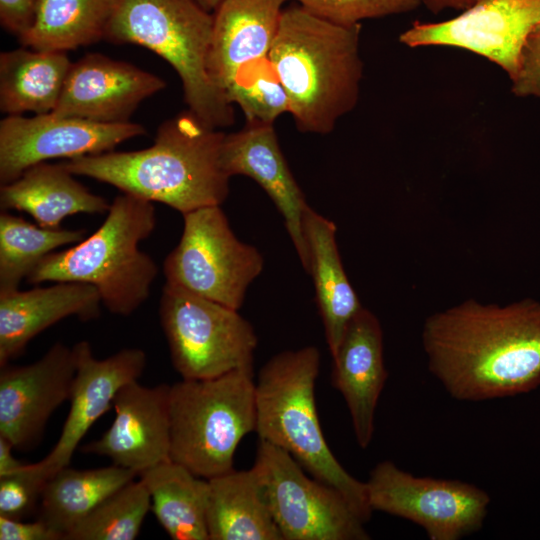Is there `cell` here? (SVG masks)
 Returning a JSON list of instances; mask_svg holds the SVG:
<instances>
[{"label":"cell","instance_id":"obj_17","mask_svg":"<svg viewBox=\"0 0 540 540\" xmlns=\"http://www.w3.org/2000/svg\"><path fill=\"white\" fill-rule=\"evenodd\" d=\"M166 87L159 76L100 53L72 63L55 114L98 123H124Z\"/></svg>","mask_w":540,"mask_h":540},{"label":"cell","instance_id":"obj_5","mask_svg":"<svg viewBox=\"0 0 540 540\" xmlns=\"http://www.w3.org/2000/svg\"><path fill=\"white\" fill-rule=\"evenodd\" d=\"M320 352L314 346L282 351L270 358L255 381L259 440L287 451L315 479L335 488L364 522L370 520L366 482L336 459L320 426L315 383Z\"/></svg>","mask_w":540,"mask_h":540},{"label":"cell","instance_id":"obj_36","mask_svg":"<svg viewBox=\"0 0 540 540\" xmlns=\"http://www.w3.org/2000/svg\"><path fill=\"white\" fill-rule=\"evenodd\" d=\"M0 540H63V536L40 519L23 522L0 516Z\"/></svg>","mask_w":540,"mask_h":540},{"label":"cell","instance_id":"obj_13","mask_svg":"<svg viewBox=\"0 0 540 540\" xmlns=\"http://www.w3.org/2000/svg\"><path fill=\"white\" fill-rule=\"evenodd\" d=\"M540 24V0H477L463 12L437 23L414 22L399 36L411 47L450 46L480 55L516 74L521 50Z\"/></svg>","mask_w":540,"mask_h":540},{"label":"cell","instance_id":"obj_32","mask_svg":"<svg viewBox=\"0 0 540 540\" xmlns=\"http://www.w3.org/2000/svg\"><path fill=\"white\" fill-rule=\"evenodd\" d=\"M289 1V0H287ZM332 22L352 26L366 19L413 11L423 0H291Z\"/></svg>","mask_w":540,"mask_h":540},{"label":"cell","instance_id":"obj_30","mask_svg":"<svg viewBox=\"0 0 540 540\" xmlns=\"http://www.w3.org/2000/svg\"><path fill=\"white\" fill-rule=\"evenodd\" d=\"M150 510L146 486L134 479L97 505L65 540H133Z\"/></svg>","mask_w":540,"mask_h":540},{"label":"cell","instance_id":"obj_38","mask_svg":"<svg viewBox=\"0 0 540 540\" xmlns=\"http://www.w3.org/2000/svg\"><path fill=\"white\" fill-rule=\"evenodd\" d=\"M477 0H423V5L433 13H439L444 9L465 10Z\"/></svg>","mask_w":540,"mask_h":540},{"label":"cell","instance_id":"obj_19","mask_svg":"<svg viewBox=\"0 0 540 540\" xmlns=\"http://www.w3.org/2000/svg\"><path fill=\"white\" fill-rule=\"evenodd\" d=\"M332 356V385L343 396L358 445L372 441L377 403L388 377L383 331L378 318L362 307L346 327Z\"/></svg>","mask_w":540,"mask_h":540},{"label":"cell","instance_id":"obj_15","mask_svg":"<svg viewBox=\"0 0 540 540\" xmlns=\"http://www.w3.org/2000/svg\"><path fill=\"white\" fill-rule=\"evenodd\" d=\"M72 347L76 373L69 398L70 409L57 443L45 458L34 463L35 469L46 479L68 466L90 427L113 407L118 390L138 380L147 362L145 352L139 348H125L98 359L86 340Z\"/></svg>","mask_w":540,"mask_h":540},{"label":"cell","instance_id":"obj_24","mask_svg":"<svg viewBox=\"0 0 540 540\" xmlns=\"http://www.w3.org/2000/svg\"><path fill=\"white\" fill-rule=\"evenodd\" d=\"M207 480L209 540H283L254 466Z\"/></svg>","mask_w":540,"mask_h":540},{"label":"cell","instance_id":"obj_26","mask_svg":"<svg viewBox=\"0 0 540 540\" xmlns=\"http://www.w3.org/2000/svg\"><path fill=\"white\" fill-rule=\"evenodd\" d=\"M151 511L172 540H209L208 480L172 460L139 473Z\"/></svg>","mask_w":540,"mask_h":540},{"label":"cell","instance_id":"obj_22","mask_svg":"<svg viewBox=\"0 0 540 540\" xmlns=\"http://www.w3.org/2000/svg\"><path fill=\"white\" fill-rule=\"evenodd\" d=\"M62 163L35 164L16 180L0 187L2 211L29 214L41 227L60 228L72 215L104 214L111 203L78 182Z\"/></svg>","mask_w":540,"mask_h":540},{"label":"cell","instance_id":"obj_27","mask_svg":"<svg viewBox=\"0 0 540 540\" xmlns=\"http://www.w3.org/2000/svg\"><path fill=\"white\" fill-rule=\"evenodd\" d=\"M137 476L135 471L114 464L87 470L63 467L43 487L38 519L65 540L97 505Z\"/></svg>","mask_w":540,"mask_h":540},{"label":"cell","instance_id":"obj_12","mask_svg":"<svg viewBox=\"0 0 540 540\" xmlns=\"http://www.w3.org/2000/svg\"><path fill=\"white\" fill-rule=\"evenodd\" d=\"M144 134L141 124L130 121L98 123L53 112L7 115L0 122V183L16 180L35 164L110 152Z\"/></svg>","mask_w":540,"mask_h":540},{"label":"cell","instance_id":"obj_3","mask_svg":"<svg viewBox=\"0 0 540 540\" xmlns=\"http://www.w3.org/2000/svg\"><path fill=\"white\" fill-rule=\"evenodd\" d=\"M361 24L341 25L299 4L284 8L269 60L303 133L329 134L356 106L363 76Z\"/></svg>","mask_w":540,"mask_h":540},{"label":"cell","instance_id":"obj_9","mask_svg":"<svg viewBox=\"0 0 540 540\" xmlns=\"http://www.w3.org/2000/svg\"><path fill=\"white\" fill-rule=\"evenodd\" d=\"M182 216L180 240L163 262L165 283L239 310L263 255L237 238L219 205Z\"/></svg>","mask_w":540,"mask_h":540},{"label":"cell","instance_id":"obj_37","mask_svg":"<svg viewBox=\"0 0 540 540\" xmlns=\"http://www.w3.org/2000/svg\"><path fill=\"white\" fill-rule=\"evenodd\" d=\"M13 450V445L6 438L0 436V477L18 473L27 466L14 457Z\"/></svg>","mask_w":540,"mask_h":540},{"label":"cell","instance_id":"obj_39","mask_svg":"<svg viewBox=\"0 0 540 540\" xmlns=\"http://www.w3.org/2000/svg\"><path fill=\"white\" fill-rule=\"evenodd\" d=\"M204 10L214 13L224 0H194Z\"/></svg>","mask_w":540,"mask_h":540},{"label":"cell","instance_id":"obj_28","mask_svg":"<svg viewBox=\"0 0 540 540\" xmlns=\"http://www.w3.org/2000/svg\"><path fill=\"white\" fill-rule=\"evenodd\" d=\"M119 0H38L23 47L67 52L105 38Z\"/></svg>","mask_w":540,"mask_h":540},{"label":"cell","instance_id":"obj_6","mask_svg":"<svg viewBox=\"0 0 540 540\" xmlns=\"http://www.w3.org/2000/svg\"><path fill=\"white\" fill-rule=\"evenodd\" d=\"M213 21L194 0H119L105 39L143 46L167 61L189 111L220 129L233 124L234 109L208 72Z\"/></svg>","mask_w":540,"mask_h":540},{"label":"cell","instance_id":"obj_35","mask_svg":"<svg viewBox=\"0 0 540 540\" xmlns=\"http://www.w3.org/2000/svg\"><path fill=\"white\" fill-rule=\"evenodd\" d=\"M38 0H0V22L19 38L33 26Z\"/></svg>","mask_w":540,"mask_h":540},{"label":"cell","instance_id":"obj_10","mask_svg":"<svg viewBox=\"0 0 540 540\" xmlns=\"http://www.w3.org/2000/svg\"><path fill=\"white\" fill-rule=\"evenodd\" d=\"M253 466L283 540L370 539L343 495L308 477L287 451L259 440Z\"/></svg>","mask_w":540,"mask_h":540},{"label":"cell","instance_id":"obj_16","mask_svg":"<svg viewBox=\"0 0 540 540\" xmlns=\"http://www.w3.org/2000/svg\"><path fill=\"white\" fill-rule=\"evenodd\" d=\"M115 417L83 453L109 458L138 475L170 459V385L147 387L136 381L122 386L113 400Z\"/></svg>","mask_w":540,"mask_h":540},{"label":"cell","instance_id":"obj_33","mask_svg":"<svg viewBox=\"0 0 540 540\" xmlns=\"http://www.w3.org/2000/svg\"><path fill=\"white\" fill-rule=\"evenodd\" d=\"M47 479L33 464L18 473L0 477V516L23 520L40 503Z\"/></svg>","mask_w":540,"mask_h":540},{"label":"cell","instance_id":"obj_25","mask_svg":"<svg viewBox=\"0 0 540 540\" xmlns=\"http://www.w3.org/2000/svg\"><path fill=\"white\" fill-rule=\"evenodd\" d=\"M72 62L66 52L27 47L0 54V110L7 115L54 111Z\"/></svg>","mask_w":540,"mask_h":540},{"label":"cell","instance_id":"obj_18","mask_svg":"<svg viewBox=\"0 0 540 540\" xmlns=\"http://www.w3.org/2000/svg\"><path fill=\"white\" fill-rule=\"evenodd\" d=\"M220 163L230 177H250L267 193L282 215L300 263L308 273L303 216L309 205L282 153L274 124L246 122L239 131L225 134Z\"/></svg>","mask_w":540,"mask_h":540},{"label":"cell","instance_id":"obj_23","mask_svg":"<svg viewBox=\"0 0 540 540\" xmlns=\"http://www.w3.org/2000/svg\"><path fill=\"white\" fill-rule=\"evenodd\" d=\"M303 232L309 254V271L316 304L331 355L337 350L347 325L363 307L344 270L333 221L310 206L303 216Z\"/></svg>","mask_w":540,"mask_h":540},{"label":"cell","instance_id":"obj_34","mask_svg":"<svg viewBox=\"0 0 540 540\" xmlns=\"http://www.w3.org/2000/svg\"><path fill=\"white\" fill-rule=\"evenodd\" d=\"M510 81L515 96L540 99V24L524 43L516 74Z\"/></svg>","mask_w":540,"mask_h":540},{"label":"cell","instance_id":"obj_8","mask_svg":"<svg viewBox=\"0 0 540 540\" xmlns=\"http://www.w3.org/2000/svg\"><path fill=\"white\" fill-rule=\"evenodd\" d=\"M159 318L172 365L182 379L253 368L257 335L238 310L165 283Z\"/></svg>","mask_w":540,"mask_h":540},{"label":"cell","instance_id":"obj_4","mask_svg":"<svg viewBox=\"0 0 540 540\" xmlns=\"http://www.w3.org/2000/svg\"><path fill=\"white\" fill-rule=\"evenodd\" d=\"M156 224L153 202L122 192L94 233L48 254L26 281L90 284L109 312L129 316L149 298L158 274L156 262L139 248Z\"/></svg>","mask_w":540,"mask_h":540},{"label":"cell","instance_id":"obj_7","mask_svg":"<svg viewBox=\"0 0 540 540\" xmlns=\"http://www.w3.org/2000/svg\"><path fill=\"white\" fill-rule=\"evenodd\" d=\"M253 368L170 385V459L198 477L231 471L240 441L256 429Z\"/></svg>","mask_w":540,"mask_h":540},{"label":"cell","instance_id":"obj_20","mask_svg":"<svg viewBox=\"0 0 540 540\" xmlns=\"http://www.w3.org/2000/svg\"><path fill=\"white\" fill-rule=\"evenodd\" d=\"M101 305L97 289L80 282L0 293V367L20 356L35 336L59 321L70 316L83 321L98 318Z\"/></svg>","mask_w":540,"mask_h":540},{"label":"cell","instance_id":"obj_1","mask_svg":"<svg viewBox=\"0 0 540 540\" xmlns=\"http://www.w3.org/2000/svg\"><path fill=\"white\" fill-rule=\"evenodd\" d=\"M422 345L430 372L457 400L529 393L540 386V302L466 300L425 320Z\"/></svg>","mask_w":540,"mask_h":540},{"label":"cell","instance_id":"obj_31","mask_svg":"<svg viewBox=\"0 0 540 540\" xmlns=\"http://www.w3.org/2000/svg\"><path fill=\"white\" fill-rule=\"evenodd\" d=\"M231 104H237L246 122L274 124L289 113V100L269 56L242 67L225 91Z\"/></svg>","mask_w":540,"mask_h":540},{"label":"cell","instance_id":"obj_14","mask_svg":"<svg viewBox=\"0 0 540 540\" xmlns=\"http://www.w3.org/2000/svg\"><path fill=\"white\" fill-rule=\"evenodd\" d=\"M75 373L73 347L62 342L31 364L1 366L0 436L17 450L34 445L50 416L69 401Z\"/></svg>","mask_w":540,"mask_h":540},{"label":"cell","instance_id":"obj_29","mask_svg":"<svg viewBox=\"0 0 540 540\" xmlns=\"http://www.w3.org/2000/svg\"><path fill=\"white\" fill-rule=\"evenodd\" d=\"M85 228L49 229L8 211L0 214V293L19 289L21 282L50 253L78 243Z\"/></svg>","mask_w":540,"mask_h":540},{"label":"cell","instance_id":"obj_21","mask_svg":"<svg viewBox=\"0 0 540 540\" xmlns=\"http://www.w3.org/2000/svg\"><path fill=\"white\" fill-rule=\"evenodd\" d=\"M287 0H224L213 13L208 72L225 94L238 71L266 58Z\"/></svg>","mask_w":540,"mask_h":540},{"label":"cell","instance_id":"obj_11","mask_svg":"<svg viewBox=\"0 0 540 540\" xmlns=\"http://www.w3.org/2000/svg\"><path fill=\"white\" fill-rule=\"evenodd\" d=\"M366 488L372 512L412 521L430 540H458L478 531L490 504L489 495L473 484L417 477L391 461L373 468Z\"/></svg>","mask_w":540,"mask_h":540},{"label":"cell","instance_id":"obj_2","mask_svg":"<svg viewBox=\"0 0 540 540\" xmlns=\"http://www.w3.org/2000/svg\"><path fill=\"white\" fill-rule=\"evenodd\" d=\"M224 135L188 110L164 121L150 147L85 155L62 164L74 175L165 204L183 215L221 206L228 197L231 177L220 163Z\"/></svg>","mask_w":540,"mask_h":540}]
</instances>
